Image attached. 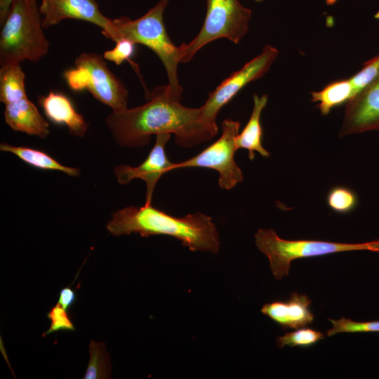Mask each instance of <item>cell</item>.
I'll return each mask as SVG.
<instances>
[{
  "instance_id": "1",
  "label": "cell",
  "mask_w": 379,
  "mask_h": 379,
  "mask_svg": "<svg viewBox=\"0 0 379 379\" xmlns=\"http://www.w3.org/2000/svg\"><path fill=\"white\" fill-rule=\"evenodd\" d=\"M149 101L140 106L112 111L106 124L121 146L147 145L152 135L173 133L177 145L190 147L213 138L218 127L206 122L199 108L182 105L173 98L167 86L155 87Z\"/></svg>"
},
{
  "instance_id": "2",
  "label": "cell",
  "mask_w": 379,
  "mask_h": 379,
  "mask_svg": "<svg viewBox=\"0 0 379 379\" xmlns=\"http://www.w3.org/2000/svg\"><path fill=\"white\" fill-rule=\"evenodd\" d=\"M107 229L117 237L131 233H138L142 237L171 236L191 251L217 253L220 248L219 234L211 217L201 212L174 217L151 204L128 206L113 213Z\"/></svg>"
},
{
  "instance_id": "3",
  "label": "cell",
  "mask_w": 379,
  "mask_h": 379,
  "mask_svg": "<svg viewBox=\"0 0 379 379\" xmlns=\"http://www.w3.org/2000/svg\"><path fill=\"white\" fill-rule=\"evenodd\" d=\"M36 0H14L1 25L0 65L38 62L46 56L50 44L43 31Z\"/></svg>"
},
{
  "instance_id": "4",
  "label": "cell",
  "mask_w": 379,
  "mask_h": 379,
  "mask_svg": "<svg viewBox=\"0 0 379 379\" xmlns=\"http://www.w3.org/2000/svg\"><path fill=\"white\" fill-rule=\"evenodd\" d=\"M168 0H159L142 16L131 20L122 16L112 20L117 40L126 39L152 50L162 62L168 79L167 88L174 98L180 100L182 88L179 84L178 66L182 57L180 46L170 39L164 22V12Z\"/></svg>"
},
{
  "instance_id": "5",
  "label": "cell",
  "mask_w": 379,
  "mask_h": 379,
  "mask_svg": "<svg viewBox=\"0 0 379 379\" xmlns=\"http://www.w3.org/2000/svg\"><path fill=\"white\" fill-rule=\"evenodd\" d=\"M255 241L258 250L268 258L270 268L277 279L288 275L294 260L353 251L379 253V239L362 243L288 240L280 238L272 229L258 230Z\"/></svg>"
},
{
  "instance_id": "6",
  "label": "cell",
  "mask_w": 379,
  "mask_h": 379,
  "mask_svg": "<svg viewBox=\"0 0 379 379\" xmlns=\"http://www.w3.org/2000/svg\"><path fill=\"white\" fill-rule=\"evenodd\" d=\"M206 12L199 34L190 43L180 46V63L190 61L197 52L208 43L226 38L237 44L248 30L251 9L239 0H206Z\"/></svg>"
},
{
  "instance_id": "7",
  "label": "cell",
  "mask_w": 379,
  "mask_h": 379,
  "mask_svg": "<svg viewBox=\"0 0 379 379\" xmlns=\"http://www.w3.org/2000/svg\"><path fill=\"white\" fill-rule=\"evenodd\" d=\"M105 60L96 53H81L75 59L74 67L64 72V78L72 90L88 91L112 111L126 109L128 92Z\"/></svg>"
},
{
  "instance_id": "8",
  "label": "cell",
  "mask_w": 379,
  "mask_h": 379,
  "mask_svg": "<svg viewBox=\"0 0 379 379\" xmlns=\"http://www.w3.org/2000/svg\"><path fill=\"white\" fill-rule=\"evenodd\" d=\"M240 123L227 119L222 123L220 137L196 156L175 163L174 170L183 168H207L219 173L218 185L229 190L244 180L242 171L234 161L236 137L239 133Z\"/></svg>"
},
{
  "instance_id": "9",
  "label": "cell",
  "mask_w": 379,
  "mask_h": 379,
  "mask_svg": "<svg viewBox=\"0 0 379 379\" xmlns=\"http://www.w3.org/2000/svg\"><path fill=\"white\" fill-rule=\"evenodd\" d=\"M278 55L279 51L276 48L267 44L258 56L223 80L208 94V99L200 107L203 119L218 127L216 117L220 109L248 84L262 77L269 71Z\"/></svg>"
},
{
  "instance_id": "10",
  "label": "cell",
  "mask_w": 379,
  "mask_h": 379,
  "mask_svg": "<svg viewBox=\"0 0 379 379\" xmlns=\"http://www.w3.org/2000/svg\"><path fill=\"white\" fill-rule=\"evenodd\" d=\"M39 9L44 28L65 19H76L95 25L102 29V33L107 38L114 42L117 40L112 20L102 13L95 0H41Z\"/></svg>"
},
{
  "instance_id": "11",
  "label": "cell",
  "mask_w": 379,
  "mask_h": 379,
  "mask_svg": "<svg viewBox=\"0 0 379 379\" xmlns=\"http://www.w3.org/2000/svg\"><path fill=\"white\" fill-rule=\"evenodd\" d=\"M171 137L170 133L156 135L154 145L146 159L139 166L132 167L121 165L114 168V175L121 185L128 184L134 179H141L146 183L145 204H151L154 190L157 181L165 173L174 170L175 163L171 161L165 147Z\"/></svg>"
},
{
  "instance_id": "12",
  "label": "cell",
  "mask_w": 379,
  "mask_h": 379,
  "mask_svg": "<svg viewBox=\"0 0 379 379\" xmlns=\"http://www.w3.org/2000/svg\"><path fill=\"white\" fill-rule=\"evenodd\" d=\"M346 104L340 137L379 131V77Z\"/></svg>"
},
{
  "instance_id": "13",
  "label": "cell",
  "mask_w": 379,
  "mask_h": 379,
  "mask_svg": "<svg viewBox=\"0 0 379 379\" xmlns=\"http://www.w3.org/2000/svg\"><path fill=\"white\" fill-rule=\"evenodd\" d=\"M311 303L307 295L295 292L288 300L265 304L260 311L281 328L297 329L313 323L314 315L310 310Z\"/></svg>"
},
{
  "instance_id": "14",
  "label": "cell",
  "mask_w": 379,
  "mask_h": 379,
  "mask_svg": "<svg viewBox=\"0 0 379 379\" xmlns=\"http://www.w3.org/2000/svg\"><path fill=\"white\" fill-rule=\"evenodd\" d=\"M6 123L14 131L46 138L49 124L27 97L5 105Z\"/></svg>"
},
{
  "instance_id": "15",
  "label": "cell",
  "mask_w": 379,
  "mask_h": 379,
  "mask_svg": "<svg viewBox=\"0 0 379 379\" xmlns=\"http://www.w3.org/2000/svg\"><path fill=\"white\" fill-rule=\"evenodd\" d=\"M39 102L52 122L66 125L69 132L76 136L83 137L86 134L88 124L67 95L51 91L47 95L41 96Z\"/></svg>"
},
{
  "instance_id": "16",
  "label": "cell",
  "mask_w": 379,
  "mask_h": 379,
  "mask_svg": "<svg viewBox=\"0 0 379 379\" xmlns=\"http://www.w3.org/2000/svg\"><path fill=\"white\" fill-rule=\"evenodd\" d=\"M253 107L251 117L241 133L236 137L237 149H246L248 152V158L253 160L254 152H258L263 157H269L270 153L263 147L262 143V128L260 124L261 113L266 106L268 97L264 94L260 97L254 94Z\"/></svg>"
},
{
  "instance_id": "17",
  "label": "cell",
  "mask_w": 379,
  "mask_h": 379,
  "mask_svg": "<svg viewBox=\"0 0 379 379\" xmlns=\"http://www.w3.org/2000/svg\"><path fill=\"white\" fill-rule=\"evenodd\" d=\"M311 96L321 114L326 116L333 108L349 102L354 97V92L348 78L333 81L321 90L311 92Z\"/></svg>"
},
{
  "instance_id": "18",
  "label": "cell",
  "mask_w": 379,
  "mask_h": 379,
  "mask_svg": "<svg viewBox=\"0 0 379 379\" xmlns=\"http://www.w3.org/2000/svg\"><path fill=\"white\" fill-rule=\"evenodd\" d=\"M0 149L16 155L24 162L37 168L60 171L71 176H77L80 173L78 168L65 166L50 155L39 149L27 147L14 146L4 142L1 144Z\"/></svg>"
},
{
  "instance_id": "19",
  "label": "cell",
  "mask_w": 379,
  "mask_h": 379,
  "mask_svg": "<svg viewBox=\"0 0 379 379\" xmlns=\"http://www.w3.org/2000/svg\"><path fill=\"white\" fill-rule=\"evenodd\" d=\"M26 97L25 74L20 64L1 66V102L6 105Z\"/></svg>"
},
{
  "instance_id": "20",
  "label": "cell",
  "mask_w": 379,
  "mask_h": 379,
  "mask_svg": "<svg viewBox=\"0 0 379 379\" xmlns=\"http://www.w3.org/2000/svg\"><path fill=\"white\" fill-rule=\"evenodd\" d=\"M90 361L84 379L107 378L110 375L109 355L102 343L91 341L89 347Z\"/></svg>"
},
{
  "instance_id": "21",
  "label": "cell",
  "mask_w": 379,
  "mask_h": 379,
  "mask_svg": "<svg viewBox=\"0 0 379 379\" xmlns=\"http://www.w3.org/2000/svg\"><path fill=\"white\" fill-rule=\"evenodd\" d=\"M324 338V334L318 330L302 327L277 337L276 343L279 348L285 346L309 347Z\"/></svg>"
},
{
  "instance_id": "22",
  "label": "cell",
  "mask_w": 379,
  "mask_h": 379,
  "mask_svg": "<svg viewBox=\"0 0 379 379\" xmlns=\"http://www.w3.org/2000/svg\"><path fill=\"white\" fill-rule=\"evenodd\" d=\"M326 201L332 211L345 214L356 208L358 198L352 190L344 186H335L328 192Z\"/></svg>"
},
{
  "instance_id": "23",
  "label": "cell",
  "mask_w": 379,
  "mask_h": 379,
  "mask_svg": "<svg viewBox=\"0 0 379 379\" xmlns=\"http://www.w3.org/2000/svg\"><path fill=\"white\" fill-rule=\"evenodd\" d=\"M333 327L326 331V335L331 337L340 333H379V320L356 321L350 318L328 319Z\"/></svg>"
},
{
  "instance_id": "24",
  "label": "cell",
  "mask_w": 379,
  "mask_h": 379,
  "mask_svg": "<svg viewBox=\"0 0 379 379\" xmlns=\"http://www.w3.org/2000/svg\"><path fill=\"white\" fill-rule=\"evenodd\" d=\"M379 77V54L367 60L362 68L349 78L354 96Z\"/></svg>"
},
{
  "instance_id": "25",
  "label": "cell",
  "mask_w": 379,
  "mask_h": 379,
  "mask_svg": "<svg viewBox=\"0 0 379 379\" xmlns=\"http://www.w3.org/2000/svg\"><path fill=\"white\" fill-rule=\"evenodd\" d=\"M135 45V44L130 40L121 39L116 42V46L113 49L106 51L102 56L105 60L112 61L117 65L128 60L138 68L136 64L130 60L134 54Z\"/></svg>"
},
{
  "instance_id": "26",
  "label": "cell",
  "mask_w": 379,
  "mask_h": 379,
  "mask_svg": "<svg viewBox=\"0 0 379 379\" xmlns=\"http://www.w3.org/2000/svg\"><path fill=\"white\" fill-rule=\"evenodd\" d=\"M47 317L51 320V325L47 331L43 335L44 336L60 330H75L74 324L67 313V310H65L58 302L47 314Z\"/></svg>"
},
{
  "instance_id": "27",
  "label": "cell",
  "mask_w": 379,
  "mask_h": 379,
  "mask_svg": "<svg viewBox=\"0 0 379 379\" xmlns=\"http://www.w3.org/2000/svg\"><path fill=\"white\" fill-rule=\"evenodd\" d=\"M76 300V293L69 286L63 288L59 295L58 303L65 310H68Z\"/></svg>"
},
{
  "instance_id": "28",
  "label": "cell",
  "mask_w": 379,
  "mask_h": 379,
  "mask_svg": "<svg viewBox=\"0 0 379 379\" xmlns=\"http://www.w3.org/2000/svg\"><path fill=\"white\" fill-rule=\"evenodd\" d=\"M14 0H0V24L5 20Z\"/></svg>"
}]
</instances>
